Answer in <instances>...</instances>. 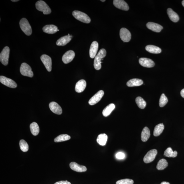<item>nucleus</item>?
I'll return each mask as SVG.
<instances>
[{"label": "nucleus", "instance_id": "0eeeda50", "mask_svg": "<svg viewBox=\"0 0 184 184\" xmlns=\"http://www.w3.org/2000/svg\"><path fill=\"white\" fill-rule=\"evenodd\" d=\"M157 153V150L156 149L150 150L144 157V162L146 163H148L153 161L155 159Z\"/></svg>", "mask_w": 184, "mask_h": 184}, {"label": "nucleus", "instance_id": "423d86ee", "mask_svg": "<svg viewBox=\"0 0 184 184\" xmlns=\"http://www.w3.org/2000/svg\"><path fill=\"white\" fill-rule=\"evenodd\" d=\"M10 51L9 47L6 46L3 48L0 54V60L4 66H7L8 64Z\"/></svg>", "mask_w": 184, "mask_h": 184}, {"label": "nucleus", "instance_id": "9d476101", "mask_svg": "<svg viewBox=\"0 0 184 184\" xmlns=\"http://www.w3.org/2000/svg\"><path fill=\"white\" fill-rule=\"evenodd\" d=\"M40 58L47 71L51 72L52 70V59L51 57L48 55L43 54L41 56Z\"/></svg>", "mask_w": 184, "mask_h": 184}, {"label": "nucleus", "instance_id": "5701e85b", "mask_svg": "<svg viewBox=\"0 0 184 184\" xmlns=\"http://www.w3.org/2000/svg\"><path fill=\"white\" fill-rule=\"evenodd\" d=\"M143 84V82L141 79L133 78L128 81L126 83L128 87H132L141 85Z\"/></svg>", "mask_w": 184, "mask_h": 184}, {"label": "nucleus", "instance_id": "7c9ffc66", "mask_svg": "<svg viewBox=\"0 0 184 184\" xmlns=\"http://www.w3.org/2000/svg\"><path fill=\"white\" fill-rule=\"evenodd\" d=\"M168 163L167 160L164 159L160 160L158 162L157 168L159 170H163L167 167Z\"/></svg>", "mask_w": 184, "mask_h": 184}, {"label": "nucleus", "instance_id": "ea45409f", "mask_svg": "<svg viewBox=\"0 0 184 184\" xmlns=\"http://www.w3.org/2000/svg\"><path fill=\"white\" fill-rule=\"evenodd\" d=\"M161 184H170L169 182L163 181L162 182Z\"/></svg>", "mask_w": 184, "mask_h": 184}, {"label": "nucleus", "instance_id": "37998d69", "mask_svg": "<svg viewBox=\"0 0 184 184\" xmlns=\"http://www.w3.org/2000/svg\"><path fill=\"white\" fill-rule=\"evenodd\" d=\"M101 1L102 2H104V1H106L105 0H104V1Z\"/></svg>", "mask_w": 184, "mask_h": 184}, {"label": "nucleus", "instance_id": "39448f33", "mask_svg": "<svg viewBox=\"0 0 184 184\" xmlns=\"http://www.w3.org/2000/svg\"><path fill=\"white\" fill-rule=\"evenodd\" d=\"M20 72L23 76L32 78L33 76L32 69L29 65L26 63H23L21 64L20 68Z\"/></svg>", "mask_w": 184, "mask_h": 184}, {"label": "nucleus", "instance_id": "f8f14e48", "mask_svg": "<svg viewBox=\"0 0 184 184\" xmlns=\"http://www.w3.org/2000/svg\"><path fill=\"white\" fill-rule=\"evenodd\" d=\"M75 53L74 51L69 50L63 55L62 61L65 64H68L72 61L74 58Z\"/></svg>", "mask_w": 184, "mask_h": 184}, {"label": "nucleus", "instance_id": "20e7f679", "mask_svg": "<svg viewBox=\"0 0 184 184\" xmlns=\"http://www.w3.org/2000/svg\"><path fill=\"white\" fill-rule=\"evenodd\" d=\"M35 7L38 10L42 12L43 14L49 15L51 12V10L46 3L42 1H39L35 3Z\"/></svg>", "mask_w": 184, "mask_h": 184}, {"label": "nucleus", "instance_id": "f03ea898", "mask_svg": "<svg viewBox=\"0 0 184 184\" xmlns=\"http://www.w3.org/2000/svg\"><path fill=\"white\" fill-rule=\"evenodd\" d=\"M19 26L22 30L27 35L32 34V29L27 19L23 18L19 22Z\"/></svg>", "mask_w": 184, "mask_h": 184}, {"label": "nucleus", "instance_id": "4be33fe9", "mask_svg": "<svg viewBox=\"0 0 184 184\" xmlns=\"http://www.w3.org/2000/svg\"><path fill=\"white\" fill-rule=\"evenodd\" d=\"M167 13L170 19L174 22H177L179 21V17L176 13L171 8H168Z\"/></svg>", "mask_w": 184, "mask_h": 184}, {"label": "nucleus", "instance_id": "79ce46f5", "mask_svg": "<svg viewBox=\"0 0 184 184\" xmlns=\"http://www.w3.org/2000/svg\"><path fill=\"white\" fill-rule=\"evenodd\" d=\"M182 5H183V6L184 7V0L182 1Z\"/></svg>", "mask_w": 184, "mask_h": 184}, {"label": "nucleus", "instance_id": "ddd939ff", "mask_svg": "<svg viewBox=\"0 0 184 184\" xmlns=\"http://www.w3.org/2000/svg\"><path fill=\"white\" fill-rule=\"evenodd\" d=\"M113 5L116 8L124 11H128L129 6L126 1L123 0H114Z\"/></svg>", "mask_w": 184, "mask_h": 184}, {"label": "nucleus", "instance_id": "e433bc0d", "mask_svg": "<svg viewBox=\"0 0 184 184\" xmlns=\"http://www.w3.org/2000/svg\"><path fill=\"white\" fill-rule=\"evenodd\" d=\"M116 157L117 159L122 160L124 159L125 155L122 152H119L116 154Z\"/></svg>", "mask_w": 184, "mask_h": 184}, {"label": "nucleus", "instance_id": "4468645a", "mask_svg": "<svg viewBox=\"0 0 184 184\" xmlns=\"http://www.w3.org/2000/svg\"><path fill=\"white\" fill-rule=\"evenodd\" d=\"M72 37V35L69 34L68 35L61 37L57 41L56 45L59 46H65L70 42Z\"/></svg>", "mask_w": 184, "mask_h": 184}, {"label": "nucleus", "instance_id": "aec40b11", "mask_svg": "<svg viewBox=\"0 0 184 184\" xmlns=\"http://www.w3.org/2000/svg\"><path fill=\"white\" fill-rule=\"evenodd\" d=\"M99 47V44L96 41L93 42L91 45L90 49V55L91 58H94L96 56Z\"/></svg>", "mask_w": 184, "mask_h": 184}, {"label": "nucleus", "instance_id": "c756f323", "mask_svg": "<svg viewBox=\"0 0 184 184\" xmlns=\"http://www.w3.org/2000/svg\"><path fill=\"white\" fill-rule=\"evenodd\" d=\"M177 154V152L176 151H173L172 148L170 147L168 148L164 152V155L166 157L169 158L176 157Z\"/></svg>", "mask_w": 184, "mask_h": 184}, {"label": "nucleus", "instance_id": "72a5a7b5", "mask_svg": "<svg viewBox=\"0 0 184 184\" xmlns=\"http://www.w3.org/2000/svg\"><path fill=\"white\" fill-rule=\"evenodd\" d=\"M20 148L22 151L26 152L28 151L29 146L27 142L24 140H21L19 142Z\"/></svg>", "mask_w": 184, "mask_h": 184}, {"label": "nucleus", "instance_id": "9b49d317", "mask_svg": "<svg viewBox=\"0 0 184 184\" xmlns=\"http://www.w3.org/2000/svg\"><path fill=\"white\" fill-rule=\"evenodd\" d=\"M104 92L102 90L99 91L98 92L94 94L89 101V104L91 106L96 104L104 96Z\"/></svg>", "mask_w": 184, "mask_h": 184}, {"label": "nucleus", "instance_id": "a19ab883", "mask_svg": "<svg viewBox=\"0 0 184 184\" xmlns=\"http://www.w3.org/2000/svg\"><path fill=\"white\" fill-rule=\"evenodd\" d=\"M12 1V2H17L18 1H19V0H11V1Z\"/></svg>", "mask_w": 184, "mask_h": 184}, {"label": "nucleus", "instance_id": "7ed1b4c3", "mask_svg": "<svg viewBox=\"0 0 184 184\" xmlns=\"http://www.w3.org/2000/svg\"><path fill=\"white\" fill-rule=\"evenodd\" d=\"M72 15L75 18L81 22L85 23H90L91 22L90 18L84 12L79 11L75 10L73 12Z\"/></svg>", "mask_w": 184, "mask_h": 184}, {"label": "nucleus", "instance_id": "4c0bfd02", "mask_svg": "<svg viewBox=\"0 0 184 184\" xmlns=\"http://www.w3.org/2000/svg\"><path fill=\"white\" fill-rule=\"evenodd\" d=\"M54 184H71L70 182L66 181H61L57 182Z\"/></svg>", "mask_w": 184, "mask_h": 184}, {"label": "nucleus", "instance_id": "6ab92c4d", "mask_svg": "<svg viewBox=\"0 0 184 184\" xmlns=\"http://www.w3.org/2000/svg\"><path fill=\"white\" fill-rule=\"evenodd\" d=\"M146 26L148 29L154 32L157 33L160 32L163 29V27L161 25L153 22L148 23L146 24Z\"/></svg>", "mask_w": 184, "mask_h": 184}, {"label": "nucleus", "instance_id": "6e6552de", "mask_svg": "<svg viewBox=\"0 0 184 184\" xmlns=\"http://www.w3.org/2000/svg\"><path fill=\"white\" fill-rule=\"evenodd\" d=\"M0 82L1 84L10 88H15L17 86L16 83L14 81L5 76H0Z\"/></svg>", "mask_w": 184, "mask_h": 184}, {"label": "nucleus", "instance_id": "473e14b6", "mask_svg": "<svg viewBox=\"0 0 184 184\" xmlns=\"http://www.w3.org/2000/svg\"><path fill=\"white\" fill-rule=\"evenodd\" d=\"M136 104L140 108L144 109L146 107V103L144 99L141 97H138L135 100Z\"/></svg>", "mask_w": 184, "mask_h": 184}, {"label": "nucleus", "instance_id": "f3484780", "mask_svg": "<svg viewBox=\"0 0 184 184\" xmlns=\"http://www.w3.org/2000/svg\"><path fill=\"white\" fill-rule=\"evenodd\" d=\"M43 32L48 34H54L59 30L58 27L54 25H47L45 26L42 28Z\"/></svg>", "mask_w": 184, "mask_h": 184}, {"label": "nucleus", "instance_id": "bb28decb", "mask_svg": "<svg viewBox=\"0 0 184 184\" xmlns=\"http://www.w3.org/2000/svg\"><path fill=\"white\" fill-rule=\"evenodd\" d=\"M115 106L113 103L110 104L104 109L102 112L103 115L104 117H107L110 115L112 112L115 108Z\"/></svg>", "mask_w": 184, "mask_h": 184}, {"label": "nucleus", "instance_id": "393cba45", "mask_svg": "<svg viewBox=\"0 0 184 184\" xmlns=\"http://www.w3.org/2000/svg\"><path fill=\"white\" fill-rule=\"evenodd\" d=\"M150 133L149 128L147 127H144L141 133V138L142 142L147 141L150 137Z\"/></svg>", "mask_w": 184, "mask_h": 184}, {"label": "nucleus", "instance_id": "412c9836", "mask_svg": "<svg viewBox=\"0 0 184 184\" xmlns=\"http://www.w3.org/2000/svg\"><path fill=\"white\" fill-rule=\"evenodd\" d=\"M86 82L84 80H81L76 83L75 86V90L77 92L81 93L83 92L86 87Z\"/></svg>", "mask_w": 184, "mask_h": 184}, {"label": "nucleus", "instance_id": "a878e982", "mask_svg": "<svg viewBox=\"0 0 184 184\" xmlns=\"http://www.w3.org/2000/svg\"><path fill=\"white\" fill-rule=\"evenodd\" d=\"M108 138V136L104 133L101 134L99 135L97 138V141L101 146L106 145Z\"/></svg>", "mask_w": 184, "mask_h": 184}, {"label": "nucleus", "instance_id": "a211bd4d", "mask_svg": "<svg viewBox=\"0 0 184 184\" xmlns=\"http://www.w3.org/2000/svg\"><path fill=\"white\" fill-rule=\"evenodd\" d=\"M71 169L74 171L78 172H84L87 171V168L84 166L79 165L75 162H72L70 164Z\"/></svg>", "mask_w": 184, "mask_h": 184}, {"label": "nucleus", "instance_id": "58836bf2", "mask_svg": "<svg viewBox=\"0 0 184 184\" xmlns=\"http://www.w3.org/2000/svg\"><path fill=\"white\" fill-rule=\"evenodd\" d=\"M181 96L184 98V88L181 90Z\"/></svg>", "mask_w": 184, "mask_h": 184}, {"label": "nucleus", "instance_id": "dca6fc26", "mask_svg": "<svg viewBox=\"0 0 184 184\" xmlns=\"http://www.w3.org/2000/svg\"><path fill=\"white\" fill-rule=\"evenodd\" d=\"M49 108L55 114L61 115L62 113V110L59 105L55 102H52L49 104Z\"/></svg>", "mask_w": 184, "mask_h": 184}, {"label": "nucleus", "instance_id": "b1692460", "mask_svg": "<svg viewBox=\"0 0 184 184\" xmlns=\"http://www.w3.org/2000/svg\"><path fill=\"white\" fill-rule=\"evenodd\" d=\"M146 50L152 54H159L161 52V49L160 47L153 45H148L145 47Z\"/></svg>", "mask_w": 184, "mask_h": 184}, {"label": "nucleus", "instance_id": "c9c22d12", "mask_svg": "<svg viewBox=\"0 0 184 184\" xmlns=\"http://www.w3.org/2000/svg\"><path fill=\"white\" fill-rule=\"evenodd\" d=\"M134 181L132 179H125L119 180L116 182V184H133Z\"/></svg>", "mask_w": 184, "mask_h": 184}, {"label": "nucleus", "instance_id": "2f4dec72", "mask_svg": "<svg viewBox=\"0 0 184 184\" xmlns=\"http://www.w3.org/2000/svg\"><path fill=\"white\" fill-rule=\"evenodd\" d=\"M70 136L67 134H61L55 138L54 141L56 142H64L70 140Z\"/></svg>", "mask_w": 184, "mask_h": 184}, {"label": "nucleus", "instance_id": "c85d7f7f", "mask_svg": "<svg viewBox=\"0 0 184 184\" xmlns=\"http://www.w3.org/2000/svg\"><path fill=\"white\" fill-rule=\"evenodd\" d=\"M165 128V126L163 123L158 124L155 126L153 131V135L155 136H158L161 134Z\"/></svg>", "mask_w": 184, "mask_h": 184}, {"label": "nucleus", "instance_id": "cd10ccee", "mask_svg": "<svg viewBox=\"0 0 184 184\" xmlns=\"http://www.w3.org/2000/svg\"><path fill=\"white\" fill-rule=\"evenodd\" d=\"M30 128L31 133L34 136L38 135L40 131L39 127L37 123L33 122L30 126Z\"/></svg>", "mask_w": 184, "mask_h": 184}, {"label": "nucleus", "instance_id": "2eb2a0df", "mask_svg": "<svg viewBox=\"0 0 184 184\" xmlns=\"http://www.w3.org/2000/svg\"><path fill=\"white\" fill-rule=\"evenodd\" d=\"M139 62L142 66L146 68H152L155 65V63L153 60L146 58H140L139 60Z\"/></svg>", "mask_w": 184, "mask_h": 184}, {"label": "nucleus", "instance_id": "f257e3e1", "mask_svg": "<svg viewBox=\"0 0 184 184\" xmlns=\"http://www.w3.org/2000/svg\"><path fill=\"white\" fill-rule=\"evenodd\" d=\"M106 52L105 49H102L99 51L97 55L94 58V68L99 70L101 68V60L106 56Z\"/></svg>", "mask_w": 184, "mask_h": 184}, {"label": "nucleus", "instance_id": "1a4fd4ad", "mask_svg": "<svg viewBox=\"0 0 184 184\" xmlns=\"http://www.w3.org/2000/svg\"><path fill=\"white\" fill-rule=\"evenodd\" d=\"M120 36L121 39L124 42H129L131 39V35L130 31L124 28L120 29Z\"/></svg>", "mask_w": 184, "mask_h": 184}, {"label": "nucleus", "instance_id": "f704fd0d", "mask_svg": "<svg viewBox=\"0 0 184 184\" xmlns=\"http://www.w3.org/2000/svg\"><path fill=\"white\" fill-rule=\"evenodd\" d=\"M168 99L165 94H162L160 97L159 100V106L160 107H163L165 106L168 102Z\"/></svg>", "mask_w": 184, "mask_h": 184}]
</instances>
